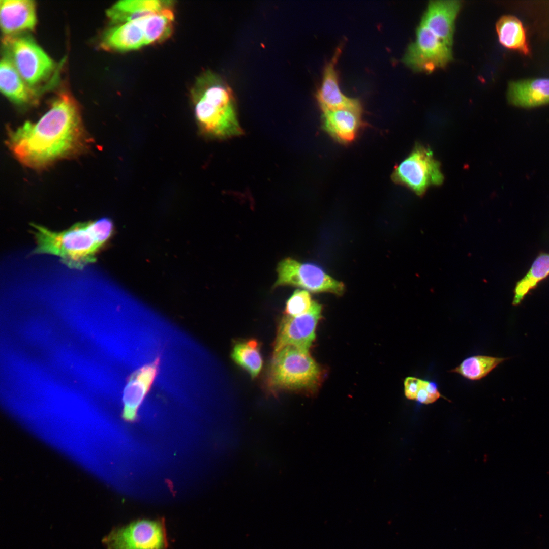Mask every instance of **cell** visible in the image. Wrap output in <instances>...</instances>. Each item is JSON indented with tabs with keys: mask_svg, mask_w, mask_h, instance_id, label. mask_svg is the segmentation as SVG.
I'll return each instance as SVG.
<instances>
[{
	"mask_svg": "<svg viewBox=\"0 0 549 549\" xmlns=\"http://www.w3.org/2000/svg\"><path fill=\"white\" fill-rule=\"evenodd\" d=\"M461 6L459 1H430L420 23L451 47L455 22Z\"/></svg>",
	"mask_w": 549,
	"mask_h": 549,
	"instance_id": "cell-12",
	"label": "cell"
},
{
	"mask_svg": "<svg viewBox=\"0 0 549 549\" xmlns=\"http://www.w3.org/2000/svg\"><path fill=\"white\" fill-rule=\"evenodd\" d=\"M341 53V48L338 47L325 66L321 85L316 94L318 104L322 111L344 108L362 110L358 99L346 96L339 87L336 65Z\"/></svg>",
	"mask_w": 549,
	"mask_h": 549,
	"instance_id": "cell-13",
	"label": "cell"
},
{
	"mask_svg": "<svg viewBox=\"0 0 549 549\" xmlns=\"http://www.w3.org/2000/svg\"><path fill=\"white\" fill-rule=\"evenodd\" d=\"M496 28L499 41L504 47L525 55L529 53L525 28L516 17L509 15L501 17L496 23Z\"/></svg>",
	"mask_w": 549,
	"mask_h": 549,
	"instance_id": "cell-20",
	"label": "cell"
},
{
	"mask_svg": "<svg viewBox=\"0 0 549 549\" xmlns=\"http://www.w3.org/2000/svg\"><path fill=\"white\" fill-rule=\"evenodd\" d=\"M32 226L36 241L33 254L57 256L68 267L76 269H82L96 261L98 252L113 230V223L108 218L77 223L60 232L37 224Z\"/></svg>",
	"mask_w": 549,
	"mask_h": 549,
	"instance_id": "cell-2",
	"label": "cell"
},
{
	"mask_svg": "<svg viewBox=\"0 0 549 549\" xmlns=\"http://www.w3.org/2000/svg\"><path fill=\"white\" fill-rule=\"evenodd\" d=\"M391 177L419 196L430 186L441 185L444 179L440 163L431 150L420 144L395 167Z\"/></svg>",
	"mask_w": 549,
	"mask_h": 549,
	"instance_id": "cell-6",
	"label": "cell"
},
{
	"mask_svg": "<svg viewBox=\"0 0 549 549\" xmlns=\"http://www.w3.org/2000/svg\"><path fill=\"white\" fill-rule=\"evenodd\" d=\"M507 98L512 105L524 108L549 104V78L512 81L508 85Z\"/></svg>",
	"mask_w": 549,
	"mask_h": 549,
	"instance_id": "cell-17",
	"label": "cell"
},
{
	"mask_svg": "<svg viewBox=\"0 0 549 549\" xmlns=\"http://www.w3.org/2000/svg\"><path fill=\"white\" fill-rule=\"evenodd\" d=\"M2 42L4 54L31 87L34 88L52 73L55 63L31 37L20 34L4 36Z\"/></svg>",
	"mask_w": 549,
	"mask_h": 549,
	"instance_id": "cell-5",
	"label": "cell"
},
{
	"mask_svg": "<svg viewBox=\"0 0 549 549\" xmlns=\"http://www.w3.org/2000/svg\"><path fill=\"white\" fill-rule=\"evenodd\" d=\"M451 47L420 23L415 40L403 58L404 63L415 72L430 73L445 67L452 59Z\"/></svg>",
	"mask_w": 549,
	"mask_h": 549,
	"instance_id": "cell-9",
	"label": "cell"
},
{
	"mask_svg": "<svg viewBox=\"0 0 549 549\" xmlns=\"http://www.w3.org/2000/svg\"><path fill=\"white\" fill-rule=\"evenodd\" d=\"M421 379L415 377H408L404 382V392L406 397L409 400H415Z\"/></svg>",
	"mask_w": 549,
	"mask_h": 549,
	"instance_id": "cell-27",
	"label": "cell"
},
{
	"mask_svg": "<svg viewBox=\"0 0 549 549\" xmlns=\"http://www.w3.org/2000/svg\"><path fill=\"white\" fill-rule=\"evenodd\" d=\"M320 379L319 368L308 351L287 346L274 353L268 377L271 388L313 391Z\"/></svg>",
	"mask_w": 549,
	"mask_h": 549,
	"instance_id": "cell-4",
	"label": "cell"
},
{
	"mask_svg": "<svg viewBox=\"0 0 549 549\" xmlns=\"http://www.w3.org/2000/svg\"><path fill=\"white\" fill-rule=\"evenodd\" d=\"M321 311V304L313 301L306 313L295 317H283L277 331L274 353L287 346L308 351L315 338V328Z\"/></svg>",
	"mask_w": 549,
	"mask_h": 549,
	"instance_id": "cell-10",
	"label": "cell"
},
{
	"mask_svg": "<svg viewBox=\"0 0 549 549\" xmlns=\"http://www.w3.org/2000/svg\"><path fill=\"white\" fill-rule=\"evenodd\" d=\"M278 278L273 289L282 286L301 287L314 293L329 292L341 295L344 284L313 264L299 262L291 258L280 261L277 268Z\"/></svg>",
	"mask_w": 549,
	"mask_h": 549,
	"instance_id": "cell-8",
	"label": "cell"
},
{
	"mask_svg": "<svg viewBox=\"0 0 549 549\" xmlns=\"http://www.w3.org/2000/svg\"><path fill=\"white\" fill-rule=\"evenodd\" d=\"M196 118L208 135L227 139L243 133L232 90L219 75L206 71L192 90Z\"/></svg>",
	"mask_w": 549,
	"mask_h": 549,
	"instance_id": "cell-3",
	"label": "cell"
},
{
	"mask_svg": "<svg viewBox=\"0 0 549 549\" xmlns=\"http://www.w3.org/2000/svg\"><path fill=\"white\" fill-rule=\"evenodd\" d=\"M90 139L79 107L69 94H60L36 122H25L9 132L7 143L24 166L40 169L56 161L80 155Z\"/></svg>",
	"mask_w": 549,
	"mask_h": 549,
	"instance_id": "cell-1",
	"label": "cell"
},
{
	"mask_svg": "<svg viewBox=\"0 0 549 549\" xmlns=\"http://www.w3.org/2000/svg\"><path fill=\"white\" fill-rule=\"evenodd\" d=\"M106 549H166L164 521L139 520L113 529L103 539Z\"/></svg>",
	"mask_w": 549,
	"mask_h": 549,
	"instance_id": "cell-7",
	"label": "cell"
},
{
	"mask_svg": "<svg viewBox=\"0 0 549 549\" xmlns=\"http://www.w3.org/2000/svg\"><path fill=\"white\" fill-rule=\"evenodd\" d=\"M313 300L306 290H296L286 302L285 315L295 317L303 315L310 310Z\"/></svg>",
	"mask_w": 549,
	"mask_h": 549,
	"instance_id": "cell-25",
	"label": "cell"
},
{
	"mask_svg": "<svg viewBox=\"0 0 549 549\" xmlns=\"http://www.w3.org/2000/svg\"><path fill=\"white\" fill-rule=\"evenodd\" d=\"M506 359L507 358L487 355H474L464 359L450 372L458 373L469 380H480Z\"/></svg>",
	"mask_w": 549,
	"mask_h": 549,
	"instance_id": "cell-23",
	"label": "cell"
},
{
	"mask_svg": "<svg viewBox=\"0 0 549 549\" xmlns=\"http://www.w3.org/2000/svg\"><path fill=\"white\" fill-rule=\"evenodd\" d=\"M160 358L146 364L132 374L124 389L123 401V418L133 422L138 418V410L149 392L156 377Z\"/></svg>",
	"mask_w": 549,
	"mask_h": 549,
	"instance_id": "cell-11",
	"label": "cell"
},
{
	"mask_svg": "<svg viewBox=\"0 0 549 549\" xmlns=\"http://www.w3.org/2000/svg\"><path fill=\"white\" fill-rule=\"evenodd\" d=\"M142 18L115 25L103 34V48L116 51H127L146 45Z\"/></svg>",
	"mask_w": 549,
	"mask_h": 549,
	"instance_id": "cell-16",
	"label": "cell"
},
{
	"mask_svg": "<svg viewBox=\"0 0 549 549\" xmlns=\"http://www.w3.org/2000/svg\"><path fill=\"white\" fill-rule=\"evenodd\" d=\"M322 111L323 129L340 143L353 141L363 126L362 110L344 108Z\"/></svg>",
	"mask_w": 549,
	"mask_h": 549,
	"instance_id": "cell-14",
	"label": "cell"
},
{
	"mask_svg": "<svg viewBox=\"0 0 549 549\" xmlns=\"http://www.w3.org/2000/svg\"><path fill=\"white\" fill-rule=\"evenodd\" d=\"M549 276V253L540 252L525 275L518 281L514 288L512 304H520L530 291Z\"/></svg>",
	"mask_w": 549,
	"mask_h": 549,
	"instance_id": "cell-21",
	"label": "cell"
},
{
	"mask_svg": "<svg viewBox=\"0 0 549 549\" xmlns=\"http://www.w3.org/2000/svg\"><path fill=\"white\" fill-rule=\"evenodd\" d=\"M0 89L10 100L20 105L36 101L35 89L22 78L10 59L4 54L0 64Z\"/></svg>",
	"mask_w": 549,
	"mask_h": 549,
	"instance_id": "cell-18",
	"label": "cell"
},
{
	"mask_svg": "<svg viewBox=\"0 0 549 549\" xmlns=\"http://www.w3.org/2000/svg\"><path fill=\"white\" fill-rule=\"evenodd\" d=\"M174 14L170 8L142 18L146 45L162 41L172 32Z\"/></svg>",
	"mask_w": 549,
	"mask_h": 549,
	"instance_id": "cell-22",
	"label": "cell"
},
{
	"mask_svg": "<svg viewBox=\"0 0 549 549\" xmlns=\"http://www.w3.org/2000/svg\"><path fill=\"white\" fill-rule=\"evenodd\" d=\"M0 24L4 36L33 29L37 22L36 4L32 0H1Z\"/></svg>",
	"mask_w": 549,
	"mask_h": 549,
	"instance_id": "cell-15",
	"label": "cell"
},
{
	"mask_svg": "<svg viewBox=\"0 0 549 549\" xmlns=\"http://www.w3.org/2000/svg\"><path fill=\"white\" fill-rule=\"evenodd\" d=\"M231 357L252 378L256 377L262 367V358L259 345L256 340L237 343L234 346Z\"/></svg>",
	"mask_w": 549,
	"mask_h": 549,
	"instance_id": "cell-24",
	"label": "cell"
},
{
	"mask_svg": "<svg viewBox=\"0 0 549 549\" xmlns=\"http://www.w3.org/2000/svg\"><path fill=\"white\" fill-rule=\"evenodd\" d=\"M171 5V1H169L123 0L108 9L106 15L115 25L154 14Z\"/></svg>",
	"mask_w": 549,
	"mask_h": 549,
	"instance_id": "cell-19",
	"label": "cell"
},
{
	"mask_svg": "<svg viewBox=\"0 0 549 549\" xmlns=\"http://www.w3.org/2000/svg\"><path fill=\"white\" fill-rule=\"evenodd\" d=\"M442 396L438 390L437 384L432 381L421 379L416 400L419 404H428L435 402Z\"/></svg>",
	"mask_w": 549,
	"mask_h": 549,
	"instance_id": "cell-26",
	"label": "cell"
}]
</instances>
